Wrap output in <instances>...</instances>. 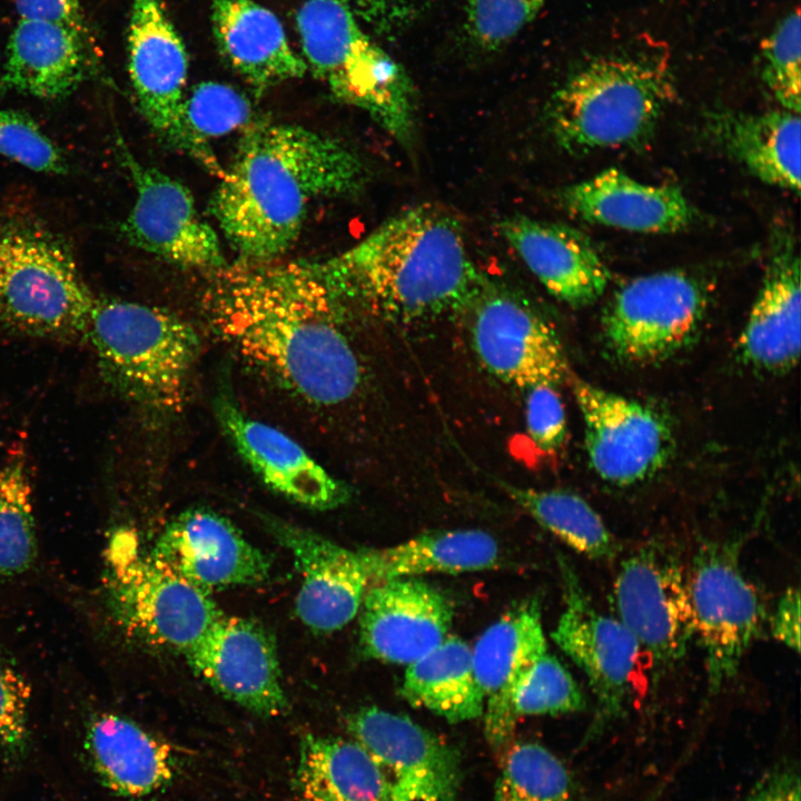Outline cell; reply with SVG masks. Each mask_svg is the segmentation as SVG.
<instances>
[{"label": "cell", "mask_w": 801, "mask_h": 801, "mask_svg": "<svg viewBox=\"0 0 801 801\" xmlns=\"http://www.w3.org/2000/svg\"><path fill=\"white\" fill-rule=\"evenodd\" d=\"M345 299L318 261H245L215 271L204 299L215 333L279 386L316 406L344 403L360 366L342 326Z\"/></svg>", "instance_id": "6da1fadb"}, {"label": "cell", "mask_w": 801, "mask_h": 801, "mask_svg": "<svg viewBox=\"0 0 801 801\" xmlns=\"http://www.w3.org/2000/svg\"><path fill=\"white\" fill-rule=\"evenodd\" d=\"M366 180L365 164L344 142L260 120L245 129L209 208L239 260H273L297 240L315 200L356 194Z\"/></svg>", "instance_id": "7a4b0ae2"}, {"label": "cell", "mask_w": 801, "mask_h": 801, "mask_svg": "<svg viewBox=\"0 0 801 801\" xmlns=\"http://www.w3.org/2000/svg\"><path fill=\"white\" fill-rule=\"evenodd\" d=\"M318 263L345 300L398 320L466 310L487 281L455 218L429 205L389 217L353 247Z\"/></svg>", "instance_id": "3957f363"}, {"label": "cell", "mask_w": 801, "mask_h": 801, "mask_svg": "<svg viewBox=\"0 0 801 801\" xmlns=\"http://www.w3.org/2000/svg\"><path fill=\"white\" fill-rule=\"evenodd\" d=\"M95 300L60 231L24 206H0V337L86 339Z\"/></svg>", "instance_id": "277c9868"}, {"label": "cell", "mask_w": 801, "mask_h": 801, "mask_svg": "<svg viewBox=\"0 0 801 801\" xmlns=\"http://www.w3.org/2000/svg\"><path fill=\"white\" fill-rule=\"evenodd\" d=\"M86 340L105 384L126 400L160 413L186 400L199 350L194 327L176 314L113 297H96Z\"/></svg>", "instance_id": "5b68a950"}, {"label": "cell", "mask_w": 801, "mask_h": 801, "mask_svg": "<svg viewBox=\"0 0 801 801\" xmlns=\"http://www.w3.org/2000/svg\"><path fill=\"white\" fill-rule=\"evenodd\" d=\"M303 59L339 101L365 111L403 146L415 135V97L403 69L360 27L345 0H307L296 13Z\"/></svg>", "instance_id": "8992f818"}, {"label": "cell", "mask_w": 801, "mask_h": 801, "mask_svg": "<svg viewBox=\"0 0 801 801\" xmlns=\"http://www.w3.org/2000/svg\"><path fill=\"white\" fill-rule=\"evenodd\" d=\"M671 89L666 69L650 58H596L553 95L548 125L571 152L637 146L653 134Z\"/></svg>", "instance_id": "52a82bcc"}, {"label": "cell", "mask_w": 801, "mask_h": 801, "mask_svg": "<svg viewBox=\"0 0 801 801\" xmlns=\"http://www.w3.org/2000/svg\"><path fill=\"white\" fill-rule=\"evenodd\" d=\"M102 603L127 639L182 654L222 615L209 592L142 551L125 531L108 547Z\"/></svg>", "instance_id": "ba28073f"}, {"label": "cell", "mask_w": 801, "mask_h": 801, "mask_svg": "<svg viewBox=\"0 0 801 801\" xmlns=\"http://www.w3.org/2000/svg\"><path fill=\"white\" fill-rule=\"evenodd\" d=\"M706 293L692 275L669 270L621 286L601 318L603 340L621 362L646 365L683 348L706 309Z\"/></svg>", "instance_id": "9c48e42d"}, {"label": "cell", "mask_w": 801, "mask_h": 801, "mask_svg": "<svg viewBox=\"0 0 801 801\" xmlns=\"http://www.w3.org/2000/svg\"><path fill=\"white\" fill-rule=\"evenodd\" d=\"M558 564L564 606L552 637L589 680L596 705L586 738L594 739L625 714L642 646L617 617L594 606L565 558Z\"/></svg>", "instance_id": "30bf717a"}, {"label": "cell", "mask_w": 801, "mask_h": 801, "mask_svg": "<svg viewBox=\"0 0 801 801\" xmlns=\"http://www.w3.org/2000/svg\"><path fill=\"white\" fill-rule=\"evenodd\" d=\"M694 635L705 655L712 691L732 679L761 632L763 607L728 543L703 544L688 576Z\"/></svg>", "instance_id": "8fae6325"}, {"label": "cell", "mask_w": 801, "mask_h": 801, "mask_svg": "<svg viewBox=\"0 0 801 801\" xmlns=\"http://www.w3.org/2000/svg\"><path fill=\"white\" fill-rule=\"evenodd\" d=\"M128 73L138 109L160 140L220 178L225 170L215 155L199 148L185 128L182 102L188 56L159 0H134L128 28Z\"/></svg>", "instance_id": "7c38bea8"}, {"label": "cell", "mask_w": 801, "mask_h": 801, "mask_svg": "<svg viewBox=\"0 0 801 801\" xmlns=\"http://www.w3.org/2000/svg\"><path fill=\"white\" fill-rule=\"evenodd\" d=\"M118 159L132 180L136 199L120 225L134 247L170 264L218 270L227 265L219 237L197 211L195 199L179 180L141 164L117 134Z\"/></svg>", "instance_id": "4fadbf2b"}, {"label": "cell", "mask_w": 801, "mask_h": 801, "mask_svg": "<svg viewBox=\"0 0 801 801\" xmlns=\"http://www.w3.org/2000/svg\"><path fill=\"white\" fill-rule=\"evenodd\" d=\"M567 383L582 415L590 464L602 479L633 485L668 463L674 438L660 412L573 374Z\"/></svg>", "instance_id": "5bb4252c"}, {"label": "cell", "mask_w": 801, "mask_h": 801, "mask_svg": "<svg viewBox=\"0 0 801 801\" xmlns=\"http://www.w3.org/2000/svg\"><path fill=\"white\" fill-rule=\"evenodd\" d=\"M619 620L656 665L681 660L694 635L688 577L661 543H646L626 556L614 583Z\"/></svg>", "instance_id": "9a60e30c"}, {"label": "cell", "mask_w": 801, "mask_h": 801, "mask_svg": "<svg viewBox=\"0 0 801 801\" xmlns=\"http://www.w3.org/2000/svg\"><path fill=\"white\" fill-rule=\"evenodd\" d=\"M466 310L473 349L496 378L524 389L567 382L556 333L527 303L487 280Z\"/></svg>", "instance_id": "2e32d148"}, {"label": "cell", "mask_w": 801, "mask_h": 801, "mask_svg": "<svg viewBox=\"0 0 801 801\" xmlns=\"http://www.w3.org/2000/svg\"><path fill=\"white\" fill-rule=\"evenodd\" d=\"M184 655L211 689L249 712L288 711L275 639L260 623L222 614Z\"/></svg>", "instance_id": "e0dca14e"}, {"label": "cell", "mask_w": 801, "mask_h": 801, "mask_svg": "<svg viewBox=\"0 0 801 801\" xmlns=\"http://www.w3.org/2000/svg\"><path fill=\"white\" fill-rule=\"evenodd\" d=\"M347 730L384 769L402 801L456 800L461 756L435 733L377 706L348 715Z\"/></svg>", "instance_id": "ac0fdd59"}, {"label": "cell", "mask_w": 801, "mask_h": 801, "mask_svg": "<svg viewBox=\"0 0 801 801\" xmlns=\"http://www.w3.org/2000/svg\"><path fill=\"white\" fill-rule=\"evenodd\" d=\"M259 516L300 572L296 597L299 620L316 633H332L353 621L370 586L360 550H349L278 517Z\"/></svg>", "instance_id": "d6986e66"}, {"label": "cell", "mask_w": 801, "mask_h": 801, "mask_svg": "<svg viewBox=\"0 0 801 801\" xmlns=\"http://www.w3.org/2000/svg\"><path fill=\"white\" fill-rule=\"evenodd\" d=\"M359 645L367 657L409 665L448 636L453 604L418 577L372 584L359 609Z\"/></svg>", "instance_id": "ffe728a7"}, {"label": "cell", "mask_w": 801, "mask_h": 801, "mask_svg": "<svg viewBox=\"0 0 801 801\" xmlns=\"http://www.w3.org/2000/svg\"><path fill=\"white\" fill-rule=\"evenodd\" d=\"M187 581L212 590L264 582L268 556L226 517L189 508L172 518L149 551Z\"/></svg>", "instance_id": "44dd1931"}, {"label": "cell", "mask_w": 801, "mask_h": 801, "mask_svg": "<svg viewBox=\"0 0 801 801\" xmlns=\"http://www.w3.org/2000/svg\"><path fill=\"white\" fill-rule=\"evenodd\" d=\"M216 418L239 456L270 490L303 506L332 510L347 502V485L328 473L297 442L254 419L229 394L214 400Z\"/></svg>", "instance_id": "7402d4cb"}, {"label": "cell", "mask_w": 801, "mask_h": 801, "mask_svg": "<svg viewBox=\"0 0 801 801\" xmlns=\"http://www.w3.org/2000/svg\"><path fill=\"white\" fill-rule=\"evenodd\" d=\"M547 652L540 604L527 600L490 625L472 647L474 673L484 696V733L503 748L516 728L512 702L535 662Z\"/></svg>", "instance_id": "603a6c76"}, {"label": "cell", "mask_w": 801, "mask_h": 801, "mask_svg": "<svg viewBox=\"0 0 801 801\" xmlns=\"http://www.w3.org/2000/svg\"><path fill=\"white\" fill-rule=\"evenodd\" d=\"M498 230L528 270L556 299L578 308L604 293L610 273L578 230L523 215L505 217Z\"/></svg>", "instance_id": "cb8c5ba5"}, {"label": "cell", "mask_w": 801, "mask_h": 801, "mask_svg": "<svg viewBox=\"0 0 801 801\" xmlns=\"http://www.w3.org/2000/svg\"><path fill=\"white\" fill-rule=\"evenodd\" d=\"M83 751L99 783L127 800L144 799L167 789L180 769V758L168 742L112 712H97L88 718Z\"/></svg>", "instance_id": "d4e9b609"}, {"label": "cell", "mask_w": 801, "mask_h": 801, "mask_svg": "<svg viewBox=\"0 0 801 801\" xmlns=\"http://www.w3.org/2000/svg\"><path fill=\"white\" fill-rule=\"evenodd\" d=\"M95 71L83 31L53 21L20 19L7 43L0 93L62 99Z\"/></svg>", "instance_id": "484cf974"}, {"label": "cell", "mask_w": 801, "mask_h": 801, "mask_svg": "<svg viewBox=\"0 0 801 801\" xmlns=\"http://www.w3.org/2000/svg\"><path fill=\"white\" fill-rule=\"evenodd\" d=\"M210 19L220 56L255 96L306 73L278 17L258 2L210 0Z\"/></svg>", "instance_id": "4316f807"}, {"label": "cell", "mask_w": 801, "mask_h": 801, "mask_svg": "<svg viewBox=\"0 0 801 801\" xmlns=\"http://www.w3.org/2000/svg\"><path fill=\"white\" fill-rule=\"evenodd\" d=\"M561 201L584 220L637 233H674L695 218L680 188L644 184L615 168L568 186Z\"/></svg>", "instance_id": "83f0119b"}, {"label": "cell", "mask_w": 801, "mask_h": 801, "mask_svg": "<svg viewBox=\"0 0 801 801\" xmlns=\"http://www.w3.org/2000/svg\"><path fill=\"white\" fill-rule=\"evenodd\" d=\"M800 259L790 238L774 245L762 286L740 339L743 359L761 369L783 372L800 356Z\"/></svg>", "instance_id": "f1b7e54d"}, {"label": "cell", "mask_w": 801, "mask_h": 801, "mask_svg": "<svg viewBox=\"0 0 801 801\" xmlns=\"http://www.w3.org/2000/svg\"><path fill=\"white\" fill-rule=\"evenodd\" d=\"M293 784L298 801H402L365 748L330 735L301 738Z\"/></svg>", "instance_id": "f546056e"}, {"label": "cell", "mask_w": 801, "mask_h": 801, "mask_svg": "<svg viewBox=\"0 0 801 801\" xmlns=\"http://www.w3.org/2000/svg\"><path fill=\"white\" fill-rule=\"evenodd\" d=\"M716 140L762 181L800 190L799 113L771 110L750 115L720 112L712 117Z\"/></svg>", "instance_id": "4dcf8cb0"}, {"label": "cell", "mask_w": 801, "mask_h": 801, "mask_svg": "<svg viewBox=\"0 0 801 801\" xmlns=\"http://www.w3.org/2000/svg\"><path fill=\"white\" fill-rule=\"evenodd\" d=\"M370 585L424 574H458L494 567L500 546L482 530H441L418 534L402 543L360 550Z\"/></svg>", "instance_id": "1f68e13d"}, {"label": "cell", "mask_w": 801, "mask_h": 801, "mask_svg": "<svg viewBox=\"0 0 801 801\" xmlns=\"http://www.w3.org/2000/svg\"><path fill=\"white\" fill-rule=\"evenodd\" d=\"M400 694L411 705L453 723L477 719L484 712L485 701L474 673L472 647L456 636H447L433 651L407 665Z\"/></svg>", "instance_id": "d6a6232c"}, {"label": "cell", "mask_w": 801, "mask_h": 801, "mask_svg": "<svg viewBox=\"0 0 801 801\" xmlns=\"http://www.w3.org/2000/svg\"><path fill=\"white\" fill-rule=\"evenodd\" d=\"M510 497L572 550L591 558L615 552L612 534L595 510L581 496L564 490H534L503 484Z\"/></svg>", "instance_id": "836d02e7"}, {"label": "cell", "mask_w": 801, "mask_h": 801, "mask_svg": "<svg viewBox=\"0 0 801 801\" xmlns=\"http://www.w3.org/2000/svg\"><path fill=\"white\" fill-rule=\"evenodd\" d=\"M38 546L32 495L24 454L0 462V581L30 571Z\"/></svg>", "instance_id": "e575fe53"}, {"label": "cell", "mask_w": 801, "mask_h": 801, "mask_svg": "<svg viewBox=\"0 0 801 801\" xmlns=\"http://www.w3.org/2000/svg\"><path fill=\"white\" fill-rule=\"evenodd\" d=\"M494 801H581L564 763L535 742H520L508 751L497 778Z\"/></svg>", "instance_id": "d590c367"}, {"label": "cell", "mask_w": 801, "mask_h": 801, "mask_svg": "<svg viewBox=\"0 0 801 801\" xmlns=\"http://www.w3.org/2000/svg\"><path fill=\"white\" fill-rule=\"evenodd\" d=\"M253 108L245 95L234 87L206 81L185 93L182 120L195 144L214 154L209 141L230 134L251 120Z\"/></svg>", "instance_id": "8d00e7d4"}, {"label": "cell", "mask_w": 801, "mask_h": 801, "mask_svg": "<svg viewBox=\"0 0 801 801\" xmlns=\"http://www.w3.org/2000/svg\"><path fill=\"white\" fill-rule=\"evenodd\" d=\"M585 709V698L566 668L548 652L532 666L515 692L513 715L563 714Z\"/></svg>", "instance_id": "74e56055"}, {"label": "cell", "mask_w": 801, "mask_h": 801, "mask_svg": "<svg viewBox=\"0 0 801 801\" xmlns=\"http://www.w3.org/2000/svg\"><path fill=\"white\" fill-rule=\"evenodd\" d=\"M31 694L26 675L0 651V759L9 770L23 765L31 751Z\"/></svg>", "instance_id": "f35d334b"}, {"label": "cell", "mask_w": 801, "mask_h": 801, "mask_svg": "<svg viewBox=\"0 0 801 801\" xmlns=\"http://www.w3.org/2000/svg\"><path fill=\"white\" fill-rule=\"evenodd\" d=\"M801 23L799 10L785 16L762 44V77L774 98L800 113Z\"/></svg>", "instance_id": "ab89813d"}, {"label": "cell", "mask_w": 801, "mask_h": 801, "mask_svg": "<svg viewBox=\"0 0 801 801\" xmlns=\"http://www.w3.org/2000/svg\"><path fill=\"white\" fill-rule=\"evenodd\" d=\"M0 155L42 174L65 175L69 168L61 149L21 110L0 109Z\"/></svg>", "instance_id": "60d3db41"}, {"label": "cell", "mask_w": 801, "mask_h": 801, "mask_svg": "<svg viewBox=\"0 0 801 801\" xmlns=\"http://www.w3.org/2000/svg\"><path fill=\"white\" fill-rule=\"evenodd\" d=\"M548 0H466L465 30L482 49L496 50L527 26Z\"/></svg>", "instance_id": "b9f144b4"}, {"label": "cell", "mask_w": 801, "mask_h": 801, "mask_svg": "<svg viewBox=\"0 0 801 801\" xmlns=\"http://www.w3.org/2000/svg\"><path fill=\"white\" fill-rule=\"evenodd\" d=\"M526 390V432L543 454H554L564 444L566 418L562 398L554 386L536 385Z\"/></svg>", "instance_id": "7bdbcfd3"}, {"label": "cell", "mask_w": 801, "mask_h": 801, "mask_svg": "<svg viewBox=\"0 0 801 801\" xmlns=\"http://www.w3.org/2000/svg\"><path fill=\"white\" fill-rule=\"evenodd\" d=\"M353 11L382 33H394L414 16L412 0H345Z\"/></svg>", "instance_id": "ee69618b"}, {"label": "cell", "mask_w": 801, "mask_h": 801, "mask_svg": "<svg viewBox=\"0 0 801 801\" xmlns=\"http://www.w3.org/2000/svg\"><path fill=\"white\" fill-rule=\"evenodd\" d=\"M800 785L798 767L784 762L763 774L742 801H800Z\"/></svg>", "instance_id": "f6af8a7d"}, {"label": "cell", "mask_w": 801, "mask_h": 801, "mask_svg": "<svg viewBox=\"0 0 801 801\" xmlns=\"http://www.w3.org/2000/svg\"><path fill=\"white\" fill-rule=\"evenodd\" d=\"M20 19L46 20L65 23L81 31L83 27L82 0H12Z\"/></svg>", "instance_id": "bcb514c9"}, {"label": "cell", "mask_w": 801, "mask_h": 801, "mask_svg": "<svg viewBox=\"0 0 801 801\" xmlns=\"http://www.w3.org/2000/svg\"><path fill=\"white\" fill-rule=\"evenodd\" d=\"M774 637L788 647L800 650V593L788 589L780 597L772 619Z\"/></svg>", "instance_id": "7dc6e473"}]
</instances>
